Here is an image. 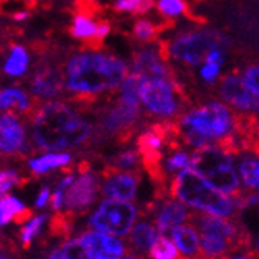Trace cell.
Masks as SVG:
<instances>
[{
    "label": "cell",
    "mask_w": 259,
    "mask_h": 259,
    "mask_svg": "<svg viewBox=\"0 0 259 259\" xmlns=\"http://www.w3.org/2000/svg\"><path fill=\"white\" fill-rule=\"evenodd\" d=\"M21 178L15 170H0V197H4L8 191L19 185Z\"/></svg>",
    "instance_id": "obj_37"
},
{
    "label": "cell",
    "mask_w": 259,
    "mask_h": 259,
    "mask_svg": "<svg viewBox=\"0 0 259 259\" xmlns=\"http://www.w3.org/2000/svg\"><path fill=\"white\" fill-rule=\"evenodd\" d=\"M50 196H51L50 188H48V186L41 188V191H40L38 196H37V200H35V207H37V208H43V207L50 202Z\"/></svg>",
    "instance_id": "obj_38"
},
{
    "label": "cell",
    "mask_w": 259,
    "mask_h": 259,
    "mask_svg": "<svg viewBox=\"0 0 259 259\" xmlns=\"http://www.w3.org/2000/svg\"><path fill=\"white\" fill-rule=\"evenodd\" d=\"M50 229L53 232V235H58V237H65L67 234L70 232L72 229V217L70 213H61V211H56L54 217L51 218L50 223Z\"/></svg>",
    "instance_id": "obj_33"
},
{
    "label": "cell",
    "mask_w": 259,
    "mask_h": 259,
    "mask_svg": "<svg viewBox=\"0 0 259 259\" xmlns=\"http://www.w3.org/2000/svg\"><path fill=\"white\" fill-rule=\"evenodd\" d=\"M127 73L129 65L119 56L91 48L70 54L62 72L65 89L80 104L115 93Z\"/></svg>",
    "instance_id": "obj_1"
},
{
    "label": "cell",
    "mask_w": 259,
    "mask_h": 259,
    "mask_svg": "<svg viewBox=\"0 0 259 259\" xmlns=\"http://www.w3.org/2000/svg\"><path fill=\"white\" fill-rule=\"evenodd\" d=\"M140 113V105L124 102V100L116 97L115 102H111V105L104 108L99 124L107 135H113L121 142H126L127 139H131L135 126H137Z\"/></svg>",
    "instance_id": "obj_10"
},
{
    "label": "cell",
    "mask_w": 259,
    "mask_h": 259,
    "mask_svg": "<svg viewBox=\"0 0 259 259\" xmlns=\"http://www.w3.org/2000/svg\"><path fill=\"white\" fill-rule=\"evenodd\" d=\"M189 218L186 207L178 200H165L156 215V231L162 237H170V232Z\"/></svg>",
    "instance_id": "obj_20"
},
{
    "label": "cell",
    "mask_w": 259,
    "mask_h": 259,
    "mask_svg": "<svg viewBox=\"0 0 259 259\" xmlns=\"http://www.w3.org/2000/svg\"><path fill=\"white\" fill-rule=\"evenodd\" d=\"M30 96H33L35 100H54L64 94V75L58 69L50 64H45L32 73L30 78Z\"/></svg>",
    "instance_id": "obj_15"
},
{
    "label": "cell",
    "mask_w": 259,
    "mask_h": 259,
    "mask_svg": "<svg viewBox=\"0 0 259 259\" xmlns=\"http://www.w3.org/2000/svg\"><path fill=\"white\" fill-rule=\"evenodd\" d=\"M157 235L159 234L156 231V226H153L151 223L142 221L132 229L129 245L135 253H140V254L146 253L150 250V246L153 245V242L156 240Z\"/></svg>",
    "instance_id": "obj_23"
},
{
    "label": "cell",
    "mask_w": 259,
    "mask_h": 259,
    "mask_svg": "<svg viewBox=\"0 0 259 259\" xmlns=\"http://www.w3.org/2000/svg\"><path fill=\"white\" fill-rule=\"evenodd\" d=\"M154 8V0H115L113 10L116 13L143 16Z\"/></svg>",
    "instance_id": "obj_27"
},
{
    "label": "cell",
    "mask_w": 259,
    "mask_h": 259,
    "mask_svg": "<svg viewBox=\"0 0 259 259\" xmlns=\"http://www.w3.org/2000/svg\"><path fill=\"white\" fill-rule=\"evenodd\" d=\"M129 72L139 76H168L174 75L172 65L167 62L159 41L148 43L132 53Z\"/></svg>",
    "instance_id": "obj_12"
},
{
    "label": "cell",
    "mask_w": 259,
    "mask_h": 259,
    "mask_svg": "<svg viewBox=\"0 0 259 259\" xmlns=\"http://www.w3.org/2000/svg\"><path fill=\"white\" fill-rule=\"evenodd\" d=\"M0 259H8V257H0Z\"/></svg>",
    "instance_id": "obj_42"
},
{
    "label": "cell",
    "mask_w": 259,
    "mask_h": 259,
    "mask_svg": "<svg viewBox=\"0 0 259 259\" xmlns=\"http://www.w3.org/2000/svg\"><path fill=\"white\" fill-rule=\"evenodd\" d=\"M154 7L159 15L172 21L188 13V5L185 0H154Z\"/></svg>",
    "instance_id": "obj_30"
},
{
    "label": "cell",
    "mask_w": 259,
    "mask_h": 259,
    "mask_svg": "<svg viewBox=\"0 0 259 259\" xmlns=\"http://www.w3.org/2000/svg\"><path fill=\"white\" fill-rule=\"evenodd\" d=\"M45 221H47V217L38 215V217H33L32 220H29L24 224V228L21 229V242H22V246H24V248H29L32 240L40 234Z\"/></svg>",
    "instance_id": "obj_31"
},
{
    "label": "cell",
    "mask_w": 259,
    "mask_h": 259,
    "mask_svg": "<svg viewBox=\"0 0 259 259\" xmlns=\"http://www.w3.org/2000/svg\"><path fill=\"white\" fill-rule=\"evenodd\" d=\"M194 226L199 229V234L211 235V237L228 242L232 246L234 253L250 245V235L245 232V229L223 217L204 213V215H194Z\"/></svg>",
    "instance_id": "obj_11"
},
{
    "label": "cell",
    "mask_w": 259,
    "mask_h": 259,
    "mask_svg": "<svg viewBox=\"0 0 259 259\" xmlns=\"http://www.w3.org/2000/svg\"><path fill=\"white\" fill-rule=\"evenodd\" d=\"M226 259H254V253H248V254H237V256H228Z\"/></svg>",
    "instance_id": "obj_39"
},
{
    "label": "cell",
    "mask_w": 259,
    "mask_h": 259,
    "mask_svg": "<svg viewBox=\"0 0 259 259\" xmlns=\"http://www.w3.org/2000/svg\"><path fill=\"white\" fill-rule=\"evenodd\" d=\"M72 161V156L69 153H47L43 156L33 157L29 161V168L37 175L48 174L51 168H59L64 165H69Z\"/></svg>",
    "instance_id": "obj_24"
},
{
    "label": "cell",
    "mask_w": 259,
    "mask_h": 259,
    "mask_svg": "<svg viewBox=\"0 0 259 259\" xmlns=\"http://www.w3.org/2000/svg\"><path fill=\"white\" fill-rule=\"evenodd\" d=\"M148 253L153 259H185L177 250L174 242L168 237H162V235H157Z\"/></svg>",
    "instance_id": "obj_28"
},
{
    "label": "cell",
    "mask_w": 259,
    "mask_h": 259,
    "mask_svg": "<svg viewBox=\"0 0 259 259\" xmlns=\"http://www.w3.org/2000/svg\"><path fill=\"white\" fill-rule=\"evenodd\" d=\"M78 11L73 15L70 24V35L80 41H84L88 48L100 50L104 40L111 32V24L100 18H96L91 0H78Z\"/></svg>",
    "instance_id": "obj_9"
},
{
    "label": "cell",
    "mask_w": 259,
    "mask_h": 259,
    "mask_svg": "<svg viewBox=\"0 0 259 259\" xmlns=\"http://www.w3.org/2000/svg\"><path fill=\"white\" fill-rule=\"evenodd\" d=\"M135 218H137V208L131 200L105 199L93 213L89 226L97 232L122 237L132 229Z\"/></svg>",
    "instance_id": "obj_8"
},
{
    "label": "cell",
    "mask_w": 259,
    "mask_h": 259,
    "mask_svg": "<svg viewBox=\"0 0 259 259\" xmlns=\"http://www.w3.org/2000/svg\"><path fill=\"white\" fill-rule=\"evenodd\" d=\"M37 102L38 100H35L19 86H8L0 91V111L2 113H13L30 118L38 107Z\"/></svg>",
    "instance_id": "obj_19"
},
{
    "label": "cell",
    "mask_w": 259,
    "mask_h": 259,
    "mask_svg": "<svg viewBox=\"0 0 259 259\" xmlns=\"http://www.w3.org/2000/svg\"><path fill=\"white\" fill-rule=\"evenodd\" d=\"M140 174L122 172L115 167H105L102 172V194L108 199L132 200L137 194Z\"/></svg>",
    "instance_id": "obj_16"
},
{
    "label": "cell",
    "mask_w": 259,
    "mask_h": 259,
    "mask_svg": "<svg viewBox=\"0 0 259 259\" xmlns=\"http://www.w3.org/2000/svg\"><path fill=\"white\" fill-rule=\"evenodd\" d=\"M165 26H167V22L157 24V22L151 19L140 18L135 21L132 26V37L142 43H154L159 40L161 33L165 30Z\"/></svg>",
    "instance_id": "obj_25"
},
{
    "label": "cell",
    "mask_w": 259,
    "mask_h": 259,
    "mask_svg": "<svg viewBox=\"0 0 259 259\" xmlns=\"http://www.w3.org/2000/svg\"><path fill=\"white\" fill-rule=\"evenodd\" d=\"M2 72L10 78H21L29 72L30 53L19 43H10L2 51Z\"/></svg>",
    "instance_id": "obj_21"
},
{
    "label": "cell",
    "mask_w": 259,
    "mask_h": 259,
    "mask_svg": "<svg viewBox=\"0 0 259 259\" xmlns=\"http://www.w3.org/2000/svg\"><path fill=\"white\" fill-rule=\"evenodd\" d=\"M48 259H65V257H64V254H62L61 250H56V251H53V253L50 254Z\"/></svg>",
    "instance_id": "obj_40"
},
{
    "label": "cell",
    "mask_w": 259,
    "mask_h": 259,
    "mask_svg": "<svg viewBox=\"0 0 259 259\" xmlns=\"http://www.w3.org/2000/svg\"><path fill=\"white\" fill-rule=\"evenodd\" d=\"M61 251H62V254H64L65 259H93L91 256L88 254L84 245L80 242V239L65 242L62 245Z\"/></svg>",
    "instance_id": "obj_34"
},
{
    "label": "cell",
    "mask_w": 259,
    "mask_h": 259,
    "mask_svg": "<svg viewBox=\"0 0 259 259\" xmlns=\"http://www.w3.org/2000/svg\"><path fill=\"white\" fill-rule=\"evenodd\" d=\"M80 242L93 259H121L126 253L124 243L102 232H84Z\"/></svg>",
    "instance_id": "obj_18"
},
{
    "label": "cell",
    "mask_w": 259,
    "mask_h": 259,
    "mask_svg": "<svg viewBox=\"0 0 259 259\" xmlns=\"http://www.w3.org/2000/svg\"><path fill=\"white\" fill-rule=\"evenodd\" d=\"M177 126L182 140L197 150L234 135L237 115L228 105L213 100L186 111Z\"/></svg>",
    "instance_id": "obj_3"
},
{
    "label": "cell",
    "mask_w": 259,
    "mask_h": 259,
    "mask_svg": "<svg viewBox=\"0 0 259 259\" xmlns=\"http://www.w3.org/2000/svg\"><path fill=\"white\" fill-rule=\"evenodd\" d=\"M162 167H164L165 175H170V174L178 175L180 172L186 170V168H191V154L180 148L174 150L167 157H164Z\"/></svg>",
    "instance_id": "obj_29"
},
{
    "label": "cell",
    "mask_w": 259,
    "mask_h": 259,
    "mask_svg": "<svg viewBox=\"0 0 259 259\" xmlns=\"http://www.w3.org/2000/svg\"><path fill=\"white\" fill-rule=\"evenodd\" d=\"M221 70H223V67L218 65V64L204 62V64L200 65L199 76H200V80L204 81L205 84H215L217 81L221 80Z\"/></svg>",
    "instance_id": "obj_36"
},
{
    "label": "cell",
    "mask_w": 259,
    "mask_h": 259,
    "mask_svg": "<svg viewBox=\"0 0 259 259\" xmlns=\"http://www.w3.org/2000/svg\"><path fill=\"white\" fill-rule=\"evenodd\" d=\"M137 78L140 107H143L151 116L167 121L183 113L188 97L175 73L168 76L137 75Z\"/></svg>",
    "instance_id": "obj_6"
},
{
    "label": "cell",
    "mask_w": 259,
    "mask_h": 259,
    "mask_svg": "<svg viewBox=\"0 0 259 259\" xmlns=\"http://www.w3.org/2000/svg\"><path fill=\"white\" fill-rule=\"evenodd\" d=\"M224 259H226V257H224Z\"/></svg>",
    "instance_id": "obj_44"
},
{
    "label": "cell",
    "mask_w": 259,
    "mask_h": 259,
    "mask_svg": "<svg viewBox=\"0 0 259 259\" xmlns=\"http://www.w3.org/2000/svg\"><path fill=\"white\" fill-rule=\"evenodd\" d=\"M30 119L32 140L41 151L56 153L76 148L93 135V126L78 111L61 100H50L37 107Z\"/></svg>",
    "instance_id": "obj_2"
},
{
    "label": "cell",
    "mask_w": 259,
    "mask_h": 259,
    "mask_svg": "<svg viewBox=\"0 0 259 259\" xmlns=\"http://www.w3.org/2000/svg\"><path fill=\"white\" fill-rule=\"evenodd\" d=\"M157 41L168 64L175 62L185 67H200L213 50L226 47V40L218 30L204 26L183 29L170 38Z\"/></svg>",
    "instance_id": "obj_4"
},
{
    "label": "cell",
    "mask_w": 259,
    "mask_h": 259,
    "mask_svg": "<svg viewBox=\"0 0 259 259\" xmlns=\"http://www.w3.org/2000/svg\"><path fill=\"white\" fill-rule=\"evenodd\" d=\"M33 218V213L15 196L0 197V226H7L10 223L26 224Z\"/></svg>",
    "instance_id": "obj_22"
},
{
    "label": "cell",
    "mask_w": 259,
    "mask_h": 259,
    "mask_svg": "<svg viewBox=\"0 0 259 259\" xmlns=\"http://www.w3.org/2000/svg\"><path fill=\"white\" fill-rule=\"evenodd\" d=\"M0 38H2V33H0Z\"/></svg>",
    "instance_id": "obj_43"
},
{
    "label": "cell",
    "mask_w": 259,
    "mask_h": 259,
    "mask_svg": "<svg viewBox=\"0 0 259 259\" xmlns=\"http://www.w3.org/2000/svg\"><path fill=\"white\" fill-rule=\"evenodd\" d=\"M27 132L18 115L0 113V154L15 156L27 151Z\"/></svg>",
    "instance_id": "obj_17"
},
{
    "label": "cell",
    "mask_w": 259,
    "mask_h": 259,
    "mask_svg": "<svg viewBox=\"0 0 259 259\" xmlns=\"http://www.w3.org/2000/svg\"><path fill=\"white\" fill-rule=\"evenodd\" d=\"M99 189V178L91 170L81 172V175L64 191V207L69 213L86 210L94 204Z\"/></svg>",
    "instance_id": "obj_13"
},
{
    "label": "cell",
    "mask_w": 259,
    "mask_h": 259,
    "mask_svg": "<svg viewBox=\"0 0 259 259\" xmlns=\"http://www.w3.org/2000/svg\"><path fill=\"white\" fill-rule=\"evenodd\" d=\"M239 175L245 188L248 191H257L259 185V164L257 157H245V159L239 164Z\"/></svg>",
    "instance_id": "obj_26"
},
{
    "label": "cell",
    "mask_w": 259,
    "mask_h": 259,
    "mask_svg": "<svg viewBox=\"0 0 259 259\" xmlns=\"http://www.w3.org/2000/svg\"><path fill=\"white\" fill-rule=\"evenodd\" d=\"M220 96L228 105L234 107L239 113L256 115L257 113V97L250 94L242 83L240 73L232 72L221 78L220 81Z\"/></svg>",
    "instance_id": "obj_14"
},
{
    "label": "cell",
    "mask_w": 259,
    "mask_h": 259,
    "mask_svg": "<svg viewBox=\"0 0 259 259\" xmlns=\"http://www.w3.org/2000/svg\"><path fill=\"white\" fill-rule=\"evenodd\" d=\"M121 259H137V257H134V256H126V257H121Z\"/></svg>",
    "instance_id": "obj_41"
},
{
    "label": "cell",
    "mask_w": 259,
    "mask_h": 259,
    "mask_svg": "<svg viewBox=\"0 0 259 259\" xmlns=\"http://www.w3.org/2000/svg\"><path fill=\"white\" fill-rule=\"evenodd\" d=\"M170 194L182 204L215 217L231 218L235 213L234 202L220 193L217 188H213L193 168H186L175 175L170 183Z\"/></svg>",
    "instance_id": "obj_5"
},
{
    "label": "cell",
    "mask_w": 259,
    "mask_h": 259,
    "mask_svg": "<svg viewBox=\"0 0 259 259\" xmlns=\"http://www.w3.org/2000/svg\"><path fill=\"white\" fill-rule=\"evenodd\" d=\"M191 168L217 188L228 197H234L240 193L239 177L235 172L232 157L221 151L217 145H208L197 148L191 154Z\"/></svg>",
    "instance_id": "obj_7"
},
{
    "label": "cell",
    "mask_w": 259,
    "mask_h": 259,
    "mask_svg": "<svg viewBox=\"0 0 259 259\" xmlns=\"http://www.w3.org/2000/svg\"><path fill=\"white\" fill-rule=\"evenodd\" d=\"M139 164H140V159H139L137 151L126 150V151L116 154L110 165L118 168V170H122V172H132L134 168H137Z\"/></svg>",
    "instance_id": "obj_32"
},
{
    "label": "cell",
    "mask_w": 259,
    "mask_h": 259,
    "mask_svg": "<svg viewBox=\"0 0 259 259\" xmlns=\"http://www.w3.org/2000/svg\"><path fill=\"white\" fill-rule=\"evenodd\" d=\"M257 75H259V69L256 64H250L248 67H245V70L240 73L242 83L243 86L248 89V93L256 96L259 94V84H257Z\"/></svg>",
    "instance_id": "obj_35"
}]
</instances>
